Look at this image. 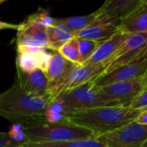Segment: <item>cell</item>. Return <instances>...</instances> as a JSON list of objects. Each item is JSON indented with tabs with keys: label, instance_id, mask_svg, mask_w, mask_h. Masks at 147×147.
<instances>
[{
	"label": "cell",
	"instance_id": "6da1fadb",
	"mask_svg": "<svg viewBox=\"0 0 147 147\" xmlns=\"http://www.w3.org/2000/svg\"><path fill=\"white\" fill-rule=\"evenodd\" d=\"M51 104L49 97H34L26 94L15 81L0 94V117L23 127L47 121L46 112Z\"/></svg>",
	"mask_w": 147,
	"mask_h": 147
},
{
	"label": "cell",
	"instance_id": "7a4b0ae2",
	"mask_svg": "<svg viewBox=\"0 0 147 147\" xmlns=\"http://www.w3.org/2000/svg\"><path fill=\"white\" fill-rule=\"evenodd\" d=\"M143 110L132 109L125 106L98 107L72 112L67 114L63 119L90 130L99 136L134 121Z\"/></svg>",
	"mask_w": 147,
	"mask_h": 147
},
{
	"label": "cell",
	"instance_id": "3957f363",
	"mask_svg": "<svg viewBox=\"0 0 147 147\" xmlns=\"http://www.w3.org/2000/svg\"><path fill=\"white\" fill-rule=\"evenodd\" d=\"M23 142H55L67 140H80L97 138L90 130L76 125L64 119L56 122H43L41 124L23 127Z\"/></svg>",
	"mask_w": 147,
	"mask_h": 147
},
{
	"label": "cell",
	"instance_id": "277c9868",
	"mask_svg": "<svg viewBox=\"0 0 147 147\" xmlns=\"http://www.w3.org/2000/svg\"><path fill=\"white\" fill-rule=\"evenodd\" d=\"M51 103L56 104L61 108L63 118L72 112L98 107H110L100 97L98 88L94 84V79L71 91L60 94Z\"/></svg>",
	"mask_w": 147,
	"mask_h": 147
},
{
	"label": "cell",
	"instance_id": "5b68a950",
	"mask_svg": "<svg viewBox=\"0 0 147 147\" xmlns=\"http://www.w3.org/2000/svg\"><path fill=\"white\" fill-rule=\"evenodd\" d=\"M55 23L46 11H38L30 15L19 24L17 34L18 47L48 49L46 28Z\"/></svg>",
	"mask_w": 147,
	"mask_h": 147
},
{
	"label": "cell",
	"instance_id": "8992f818",
	"mask_svg": "<svg viewBox=\"0 0 147 147\" xmlns=\"http://www.w3.org/2000/svg\"><path fill=\"white\" fill-rule=\"evenodd\" d=\"M145 55H147V33L131 34L104 64L105 71L102 75Z\"/></svg>",
	"mask_w": 147,
	"mask_h": 147
},
{
	"label": "cell",
	"instance_id": "52a82bcc",
	"mask_svg": "<svg viewBox=\"0 0 147 147\" xmlns=\"http://www.w3.org/2000/svg\"><path fill=\"white\" fill-rule=\"evenodd\" d=\"M97 138L106 147H141L147 140V125L135 120Z\"/></svg>",
	"mask_w": 147,
	"mask_h": 147
},
{
	"label": "cell",
	"instance_id": "ba28073f",
	"mask_svg": "<svg viewBox=\"0 0 147 147\" xmlns=\"http://www.w3.org/2000/svg\"><path fill=\"white\" fill-rule=\"evenodd\" d=\"M143 86L142 77H139L98 88V92L108 106L129 107L130 103L140 92Z\"/></svg>",
	"mask_w": 147,
	"mask_h": 147
},
{
	"label": "cell",
	"instance_id": "9c48e42d",
	"mask_svg": "<svg viewBox=\"0 0 147 147\" xmlns=\"http://www.w3.org/2000/svg\"><path fill=\"white\" fill-rule=\"evenodd\" d=\"M76 64L63 58L58 52L51 54V57L44 71L49 83V96L51 102L60 94L68 77Z\"/></svg>",
	"mask_w": 147,
	"mask_h": 147
},
{
	"label": "cell",
	"instance_id": "30bf717a",
	"mask_svg": "<svg viewBox=\"0 0 147 147\" xmlns=\"http://www.w3.org/2000/svg\"><path fill=\"white\" fill-rule=\"evenodd\" d=\"M147 69V55L143 56L135 61L121 66L109 73L104 74L94 79L97 88L109 85L115 82H126L143 77Z\"/></svg>",
	"mask_w": 147,
	"mask_h": 147
},
{
	"label": "cell",
	"instance_id": "8fae6325",
	"mask_svg": "<svg viewBox=\"0 0 147 147\" xmlns=\"http://www.w3.org/2000/svg\"><path fill=\"white\" fill-rule=\"evenodd\" d=\"M16 82L26 94L31 96L49 97L48 79L42 69L36 68L29 73L17 69Z\"/></svg>",
	"mask_w": 147,
	"mask_h": 147
},
{
	"label": "cell",
	"instance_id": "7c38bea8",
	"mask_svg": "<svg viewBox=\"0 0 147 147\" xmlns=\"http://www.w3.org/2000/svg\"><path fill=\"white\" fill-rule=\"evenodd\" d=\"M51 54L46 49L18 47L17 69L29 73L36 68L45 71Z\"/></svg>",
	"mask_w": 147,
	"mask_h": 147
},
{
	"label": "cell",
	"instance_id": "4fadbf2b",
	"mask_svg": "<svg viewBox=\"0 0 147 147\" xmlns=\"http://www.w3.org/2000/svg\"><path fill=\"white\" fill-rule=\"evenodd\" d=\"M119 22L113 18L100 17L88 28L76 33V36L101 42L117 32Z\"/></svg>",
	"mask_w": 147,
	"mask_h": 147
},
{
	"label": "cell",
	"instance_id": "5bb4252c",
	"mask_svg": "<svg viewBox=\"0 0 147 147\" xmlns=\"http://www.w3.org/2000/svg\"><path fill=\"white\" fill-rule=\"evenodd\" d=\"M105 71V67L102 64L100 65H76V67L73 69L68 80L60 94L71 91L73 89L80 87L88 82L94 80L99 76H100ZM59 94V95H60ZM58 95V96H59Z\"/></svg>",
	"mask_w": 147,
	"mask_h": 147
},
{
	"label": "cell",
	"instance_id": "9a60e30c",
	"mask_svg": "<svg viewBox=\"0 0 147 147\" xmlns=\"http://www.w3.org/2000/svg\"><path fill=\"white\" fill-rule=\"evenodd\" d=\"M141 5L140 0H106L96 13L98 18L105 17L120 21Z\"/></svg>",
	"mask_w": 147,
	"mask_h": 147
},
{
	"label": "cell",
	"instance_id": "2e32d148",
	"mask_svg": "<svg viewBox=\"0 0 147 147\" xmlns=\"http://www.w3.org/2000/svg\"><path fill=\"white\" fill-rule=\"evenodd\" d=\"M128 36V34H125L117 30V32H115L108 39L101 42L92 55V56L83 64L104 65Z\"/></svg>",
	"mask_w": 147,
	"mask_h": 147
},
{
	"label": "cell",
	"instance_id": "e0dca14e",
	"mask_svg": "<svg viewBox=\"0 0 147 147\" xmlns=\"http://www.w3.org/2000/svg\"><path fill=\"white\" fill-rule=\"evenodd\" d=\"M118 31L125 34L147 33V5H141L120 20Z\"/></svg>",
	"mask_w": 147,
	"mask_h": 147
},
{
	"label": "cell",
	"instance_id": "ac0fdd59",
	"mask_svg": "<svg viewBox=\"0 0 147 147\" xmlns=\"http://www.w3.org/2000/svg\"><path fill=\"white\" fill-rule=\"evenodd\" d=\"M48 49L57 52L58 49L67 41L76 36V34L67 25L55 18V23L46 28Z\"/></svg>",
	"mask_w": 147,
	"mask_h": 147
},
{
	"label": "cell",
	"instance_id": "d6986e66",
	"mask_svg": "<svg viewBox=\"0 0 147 147\" xmlns=\"http://www.w3.org/2000/svg\"><path fill=\"white\" fill-rule=\"evenodd\" d=\"M20 147H106L105 144L98 138H87L80 140H67L55 142H22Z\"/></svg>",
	"mask_w": 147,
	"mask_h": 147
},
{
	"label": "cell",
	"instance_id": "ffe728a7",
	"mask_svg": "<svg viewBox=\"0 0 147 147\" xmlns=\"http://www.w3.org/2000/svg\"><path fill=\"white\" fill-rule=\"evenodd\" d=\"M98 18V15L96 11L92 14L86 15V16H76L66 18H57L59 22L67 25L69 29H71L75 34L78 33L79 31L88 28L91 25L96 19Z\"/></svg>",
	"mask_w": 147,
	"mask_h": 147
},
{
	"label": "cell",
	"instance_id": "44dd1931",
	"mask_svg": "<svg viewBox=\"0 0 147 147\" xmlns=\"http://www.w3.org/2000/svg\"><path fill=\"white\" fill-rule=\"evenodd\" d=\"M57 52L66 60L76 65H82L79 52V41L76 36L64 43Z\"/></svg>",
	"mask_w": 147,
	"mask_h": 147
},
{
	"label": "cell",
	"instance_id": "7402d4cb",
	"mask_svg": "<svg viewBox=\"0 0 147 147\" xmlns=\"http://www.w3.org/2000/svg\"><path fill=\"white\" fill-rule=\"evenodd\" d=\"M78 38V37H77ZM79 41V52H80V57H81V63L82 65L85 63L94 54L97 47L100 42L88 40L85 38H78Z\"/></svg>",
	"mask_w": 147,
	"mask_h": 147
},
{
	"label": "cell",
	"instance_id": "603a6c76",
	"mask_svg": "<svg viewBox=\"0 0 147 147\" xmlns=\"http://www.w3.org/2000/svg\"><path fill=\"white\" fill-rule=\"evenodd\" d=\"M129 107L137 110H143L147 108V83L143 86L142 89L131 100Z\"/></svg>",
	"mask_w": 147,
	"mask_h": 147
},
{
	"label": "cell",
	"instance_id": "cb8c5ba5",
	"mask_svg": "<svg viewBox=\"0 0 147 147\" xmlns=\"http://www.w3.org/2000/svg\"><path fill=\"white\" fill-rule=\"evenodd\" d=\"M21 143L14 139L10 133L0 131V147H20Z\"/></svg>",
	"mask_w": 147,
	"mask_h": 147
},
{
	"label": "cell",
	"instance_id": "d4e9b609",
	"mask_svg": "<svg viewBox=\"0 0 147 147\" xmlns=\"http://www.w3.org/2000/svg\"><path fill=\"white\" fill-rule=\"evenodd\" d=\"M18 27H19V24H15L6 23L4 21H0V30H18Z\"/></svg>",
	"mask_w": 147,
	"mask_h": 147
},
{
	"label": "cell",
	"instance_id": "484cf974",
	"mask_svg": "<svg viewBox=\"0 0 147 147\" xmlns=\"http://www.w3.org/2000/svg\"><path fill=\"white\" fill-rule=\"evenodd\" d=\"M135 121L138 124L147 125V108H145L141 112V113L135 119Z\"/></svg>",
	"mask_w": 147,
	"mask_h": 147
},
{
	"label": "cell",
	"instance_id": "4316f807",
	"mask_svg": "<svg viewBox=\"0 0 147 147\" xmlns=\"http://www.w3.org/2000/svg\"><path fill=\"white\" fill-rule=\"evenodd\" d=\"M142 80H143V83H144V85L147 83V69H146V72H145V74L144 75V76L142 77Z\"/></svg>",
	"mask_w": 147,
	"mask_h": 147
},
{
	"label": "cell",
	"instance_id": "83f0119b",
	"mask_svg": "<svg viewBox=\"0 0 147 147\" xmlns=\"http://www.w3.org/2000/svg\"><path fill=\"white\" fill-rule=\"evenodd\" d=\"M143 5H147V0H140Z\"/></svg>",
	"mask_w": 147,
	"mask_h": 147
},
{
	"label": "cell",
	"instance_id": "f1b7e54d",
	"mask_svg": "<svg viewBox=\"0 0 147 147\" xmlns=\"http://www.w3.org/2000/svg\"><path fill=\"white\" fill-rule=\"evenodd\" d=\"M141 147H147V140H146V141L142 144V146H141Z\"/></svg>",
	"mask_w": 147,
	"mask_h": 147
},
{
	"label": "cell",
	"instance_id": "f546056e",
	"mask_svg": "<svg viewBox=\"0 0 147 147\" xmlns=\"http://www.w3.org/2000/svg\"><path fill=\"white\" fill-rule=\"evenodd\" d=\"M7 0H0V5L1 4H3V3H5V2H6Z\"/></svg>",
	"mask_w": 147,
	"mask_h": 147
},
{
	"label": "cell",
	"instance_id": "4dcf8cb0",
	"mask_svg": "<svg viewBox=\"0 0 147 147\" xmlns=\"http://www.w3.org/2000/svg\"><path fill=\"white\" fill-rule=\"evenodd\" d=\"M46 1H49V0H46Z\"/></svg>",
	"mask_w": 147,
	"mask_h": 147
}]
</instances>
